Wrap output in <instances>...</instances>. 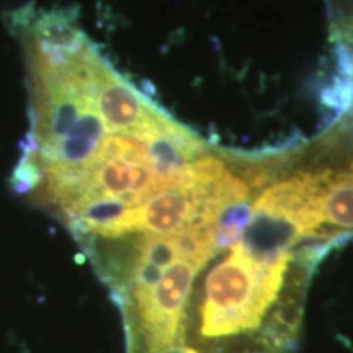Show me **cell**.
Here are the masks:
<instances>
[{
	"label": "cell",
	"instance_id": "6da1fadb",
	"mask_svg": "<svg viewBox=\"0 0 353 353\" xmlns=\"http://www.w3.org/2000/svg\"><path fill=\"white\" fill-rule=\"evenodd\" d=\"M322 236L325 242L353 234V165L329 172L321 201Z\"/></svg>",
	"mask_w": 353,
	"mask_h": 353
},
{
	"label": "cell",
	"instance_id": "7a4b0ae2",
	"mask_svg": "<svg viewBox=\"0 0 353 353\" xmlns=\"http://www.w3.org/2000/svg\"><path fill=\"white\" fill-rule=\"evenodd\" d=\"M352 165H353V162H352Z\"/></svg>",
	"mask_w": 353,
	"mask_h": 353
}]
</instances>
